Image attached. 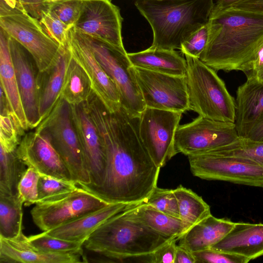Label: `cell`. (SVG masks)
<instances>
[{"mask_svg":"<svg viewBox=\"0 0 263 263\" xmlns=\"http://www.w3.org/2000/svg\"><path fill=\"white\" fill-rule=\"evenodd\" d=\"M105 150L107 168L100 186L78 184L108 203L134 205L157 186L160 168L142 143L138 119L121 106L109 111L94 92L84 103Z\"/></svg>","mask_w":263,"mask_h":263,"instance_id":"cell-1","label":"cell"},{"mask_svg":"<svg viewBox=\"0 0 263 263\" xmlns=\"http://www.w3.org/2000/svg\"><path fill=\"white\" fill-rule=\"evenodd\" d=\"M199 60L216 71L247 70L263 46V13L229 7L210 13Z\"/></svg>","mask_w":263,"mask_h":263,"instance_id":"cell-2","label":"cell"},{"mask_svg":"<svg viewBox=\"0 0 263 263\" xmlns=\"http://www.w3.org/2000/svg\"><path fill=\"white\" fill-rule=\"evenodd\" d=\"M213 0H136L135 5L153 32L151 47L180 49L182 43L206 24Z\"/></svg>","mask_w":263,"mask_h":263,"instance_id":"cell-3","label":"cell"},{"mask_svg":"<svg viewBox=\"0 0 263 263\" xmlns=\"http://www.w3.org/2000/svg\"><path fill=\"white\" fill-rule=\"evenodd\" d=\"M172 239L128 217L123 210L102 223L83 246L108 258L121 260L145 257Z\"/></svg>","mask_w":263,"mask_h":263,"instance_id":"cell-4","label":"cell"},{"mask_svg":"<svg viewBox=\"0 0 263 263\" xmlns=\"http://www.w3.org/2000/svg\"><path fill=\"white\" fill-rule=\"evenodd\" d=\"M184 56L189 109L211 120L235 123V99L223 81L199 58Z\"/></svg>","mask_w":263,"mask_h":263,"instance_id":"cell-5","label":"cell"},{"mask_svg":"<svg viewBox=\"0 0 263 263\" xmlns=\"http://www.w3.org/2000/svg\"><path fill=\"white\" fill-rule=\"evenodd\" d=\"M44 131L67 167L72 180L77 184L90 183L70 114V104L61 97L53 109L35 128Z\"/></svg>","mask_w":263,"mask_h":263,"instance_id":"cell-6","label":"cell"},{"mask_svg":"<svg viewBox=\"0 0 263 263\" xmlns=\"http://www.w3.org/2000/svg\"><path fill=\"white\" fill-rule=\"evenodd\" d=\"M80 32L98 61L118 87L121 106L130 117L139 118L146 106L125 49Z\"/></svg>","mask_w":263,"mask_h":263,"instance_id":"cell-7","label":"cell"},{"mask_svg":"<svg viewBox=\"0 0 263 263\" xmlns=\"http://www.w3.org/2000/svg\"><path fill=\"white\" fill-rule=\"evenodd\" d=\"M192 174L263 189V166L248 158L211 151L187 156Z\"/></svg>","mask_w":263,"mask_h":263,"instance_id":"cell-8","label":"cell"},{"mask_svg":"<svg viewBox=\"0 0 263 263\" xmlns=\"http://www.w3.org/2000/svg\"><path fill=\"white\" fill-rule=\"evenodd\" d=\"M0 27L29 52L40 72L48 68L66 49L49 36L40 20L26 12L0 16Z\"/></svg>","mask_w":263,"mask_h":263,"instance_id":"cell-9","label":"cell"},{"mask_svg":"<svg viewBox=\"0 0 263 263\" xmlns=\"http://www.w3.org/2000/svg\"><path fill=\"white\" fill-rule=\"evenodd\" d=\"M240 138L235 123L199 116L191 122L179 125L175 145L177 154L188 156L228 146L238 142Z\"/></svg>","mask_w":263,"mask_h":263,"instance_id":"cell-10","label":"cell"},{"mask_svg":"<svg viewBox=\"0 0 263 263\" xmlns=\"http://www.w3.org/2000/svg\"><path fill=\"white\" fill-rule=\"evenodd\" d=\"M182 114L146 107L138 119L140 138L160 168L177 154L175 137Z\"/></svg>","mask_w":263,"mask_h":263,"instance_id":"cell-11","label":"cell"},{"mask_svg":"<svg viewBox=\"0 0 263 263\" xmlns=\"http://www.w3.org/2000/svg\"><path fill=\"white\" fill-rule=\"evenodd\" d=\"M133 70L146 107L181 113L190 110L185 77L134 66Z\"/></svg>","mask_w":263,"mask_h":263,"instance_id":"cell-12","label":"cell"},{"mask_svg":"<svg viewBox=\"0 0 263 263\" xmlns=\"http://www.w3.org/2000/svg\"><path fill=\"white\" fill-rule=\"evenodd\" d=\"M109 204L78 186L68 195L51 201L37 203L30 211L35 224L47 231Z\"/></svg>","mask_w":263,"mask_h":263,"instance_id":"cell-13","label":"cell"},{"mask_svg":"<svg viewBox=\"0 0 263 263\" xmlns=\"http://www.w3.org/2000/svg\"><path fill=\"white\" fill-rule=\"evenodd\" d=\"M122 21L120 9L110 0H82L79 17L73 27L125 49L121 33Z\"/></svg>","mask_w":263,"mask_h":263,"instance_id":"cell-14","label":"cell"},{"mask_svg":"<svg viewBox=\"0 0 263 263\" xmlns=\"http://www.w3.org/2000/svg\"><path fill=\"white\" fill-rule=\"evenodd\" d=\"M67 47L87 75L97 97L109 111L118 109L121 105L118 87L98 61L82 34L73 27L69 31Z\"/></svg>","mask_w":263,"mask_h":263,"instance_id":"cell-15","label":"cell"},{"mask_svg":"<svg viewBox=\"0 0 263 263\" xmlns=\"http://www.w3.org/2000/svg\"><path fill=\"white\" fill-rule=\"evenodd\" d=\"M16 152L28 167L33 168L40 175L73 182L67 167L44 131L35 129L25 134Z\"/></svg>","mask_w":263,"mask_h":263,"instance_id":"cell-16","label":"cell"},{"mask_svg":"<svg viewBox=\"0 0 263 263\" xmlns=\"http://www.w3.org/2000/svg\"><path fill=\"white\" fill-rule=\"evenodd\" d=\"M70 106L71 119L90 175V183L87 184L100 186L107 168L105 150L84 103Z\"/></svg>","mask_w":263,"mask_h":263,"instance_id":"cell-17","label":"cell"},{"mask_svg":"<svg viewBox=\"0 0 263 263\" xmlns=\"http://www.w3.org/2000/svg\"><path fill=\"white\" fill-rule=\"evenodd\" d=\"M10 48L21 101L29 128H35L42 121L39 110L37 85L39 71L29 52L11 37Z\"/></svg>","mask_w":263,"mask_h":263,"instance_id":"cell-18","label":"cell"},{"mask_svg":"<svg viewBox=\"0 0 263 263\" xmlns=\"http://www.w3.org/2000/svg\"><path fill=\"white\" fill-rule=\"evenodd\" d=\"M83 254L43 251L31 245L23 231L11 238L0 237L1 263H77Z\"/></svg>","mask_w":263,"mask_h":263,"instance_id":"cell-19","label":"cell"},{"mask_svg":"<svg viewBox=\"0 0 263 263\" xmlns=\"http://www.w3.org/2000/svg\"><path fill=\"white\" fill-rule=\"evenodd\" d=\"M210 249L236 254L249 261L263 255V223L235 222L232 229Z\"/></svg>","mask_w":263,"mask_h":263,"instance_id":"cell-20","label":"cell"},{"mask_svg":"<svg viewBox=\"0 0 263 263\" xmlns=\"http://www.w3.org/2000/svg\"><path fill=\"white\" fill-rule=\"evenodd\" d=\"M10 36L0 29V79L11 112L20 129L25 133L30 129L22 105L12 61Z\"/></svg>","mask_w":263,"mask_h":263,"instance_id":"cell-21","label":"cell"},{"mask_svg":"<svg viewBox=\"0 0 263 263\" xmlns=\"http://www.w3.org/2000/svg\"><path fill=\"white\" fill-rule=\"evenodd\" d=\"M129 205L123 203H109L100 209L44 232L53 237L84 243L102 223Z\"/></svg>","mask_w":263,"mask_h":263,"instance_id":"cell-22","label":"cell"},{"mask_svg":"<svg viewBox=\"0 0 263 263\" xmlns=\"http://www.w3.org/2000/svg\"><path fill=\"white\" fill-rule=\"evenodd\" d=\"M235 103L236 129L243 138L263 115V85L247 79L237 88Z\"/></svg>","mask_w":263,"mask_h":263,"instance_id":"cell-23","label":"cell"},{"mask_svg":"<svg viewBox=\"0 0 263 263\" xmlns=\"http://www.w3.org/2000/svg\"><path fill=\"white\" fill-rule=\"evenodd\" d=\"M235 223L211 214L181 236L178 240V245L192 253L210 249L232 229Z\"/></svg>","mask_w":263,"mask_h":263,"instance_id":"cell-24","label":"cell"},{"mask_svg":"<svg viewBox=\"0 0 263 263\" xmlns=\"http://www.w3.org/2000/svg\"><path fill=\"white\" fill-rule=\"evenodd\" d=\"M68 57L67 46L48 68L38 72L39 110L42 121L50 114L61 97Z\"/></svg>","mask_w":263,"mask_h":263,"instance_id":"cell-25","label":"cell"},{"mask_svg":"<svg viewBox=\"0 0 263 263\" xmlns=\"http://www.w3.org/2000/svg\"><path fill=\"white\" fill-rule=\"evenodd\" d=\"M134 67L169 75L185 77L187 64L175 50L149 48L141 51L127 53Z\"/></svg>","mask_w":263,"mask_h":263,"instance_id":"cell-26","label":"cell"},{"mask_svg":"<svg viewBox=\"0 0 263 263\" xmlns=\"http://www.w3.org/2000/svg\"><path fill=\"white\" fill-rule=\"evenodd\" d=\"M124 212L128 217L170 238L178 240L189 229L180 218L168 215L143 203L129 205Z\"/></svg>","mask_w":263,"mask_h":263,"instance_id":"cell-27","label":"cell"},{"mask_svg":"<svg viewBox=\"0 0 263 263\" xmlns=\"http://www.w3.org/2000/svg\"><path fill=\"white\" fill-rule=\"evenodd\" d=\"M93 91L87 75L68 49V57L61 97L70 105H78L87 101Z\"/></svg>","mask_w":263,"mask_h":263,"instance_id":"cell-28","label":"cell"},{"mask_svg":"<svg viewBox=\"0 0 263 263\" xmlns=\"http://www.w3.org/2000/svg\"><path fill=\"white\" fill-rule=\"evenodd\" d=\"M17 148L1 145L0 192L18 194V183L28 167L18 157Z\"/></svg>","mask_w":263,"mask_h":263,"instance_id":"cell-29","label":"cell"},{"mask_svg":"<svg viewBox=\"0 0 263 263\" xmlns=\"http://www.w3.org/2000/svg\"><path fill=\"white\" fill-rule=\"evenodd\" d=\"M180 218L189 229L210 214V207L202 197L181 185L173 189Z\"/></svg>","mask_w":263,"mask_h":263,"instance_id":"cell-30","label":"cell"},{"mask_svg":"<svg viewBox=\"0 0 263 263\" xmlns=\"http://www.w3.org/2000/svg\"><path fill=\"white\" fill-rule=\"evenodd\" d=\"M23 204L18 194L0 192V237L11 238L23 231Z\"/></svg>","mask_w":263,"mask_h":263,"instance_id":"cell-31","label":"cell"},{"mask_svg":"<svg viewBox=\"0 0 263 263\" xmlns=\"http://www.w3.org/2000/svg\"><path fill=\"white\" fill-rule=\"evenodd\" d=\"M30 243L46 252L83 254L84 242L65 240L51 236L45 232L28 237Z\"/></svg>","mask_w":263,"mask_h":263,"instance_id":"cell-32","label":"cell"},{"mask_svg":"<svg viewBox=\"0 0 263 263\" xmlns=\"http://www.w3.org/2000/svg\"><path fill=\"white\" fill-rule=\"evenodd\" d=\"M78 187L74 182L41 175L38 182V198L36 203L58 199L76 190Z\"/></svg>","mask_w":263,"mask_h":263,"instance_id":"cell-33","label":"cell"},{"mask_svg":"<svg viewBox=\"0 0 263 263\" xmlns=\"http://www.w3.org/2000/svg\"><path fill=\"white\" fill-rule=\"evenodd\" d=\"M47 11L72 28L78 20L82 0H50L46 1Z\"/></svg>","mask_w":263,"mask_h":263,"instance_id":"cell-34","label":"cell"},{"mask_svg":"<svg viewBox=\"0 0 263 263\" xmlns=\"http://www.w3.org/2000/svg\"><path fill=\"white\" fill-rule=\"evenodd\" d=\"M213 151L228 155L243 157L263 166V141H255L240 138L232 145Z\"/></svg>","mask_w":263,"mask_h":263,"instance_id":"cell-35","label":"cell"},{"mask_svg":"<svg viewBox=\"0 0 263 263\" xmlns=\"http://www.w3.org/2000/svg\"><path fill=\"white\" fill-rule=\"evenodd\" d=\"M141 203L150 205L168 215L179 218L178 202L173 189L157 186Z\"/></svg>","mask_w":263,"mask_h":263,"instance_id":"cell-36","label":"cell"},{"mask_svg":"<svg viewBox=\"0 0 263 263\" xmlns=\"http://www.w3.org/2000/svg\"><path fill=\"white\" fill-rule=\"evenodd\" d=\"M40 176L36 170L28 167L18 183V195L25 206L35 204L37 201Z\"/></svg>","mask_w":263,"mask_h":263,"instance_id":"cell-37","label":"cell"},{"mask_svg":"<svg viewBox=\"0 0 263 263\" xmlns=\"http://www.w3.org/2000/svg\"><path fill=\"white\" fill-rule=\"evenodd\" d=\"M40 21L49 36L62 48H66L69 31L71 28L47 11L43 12Z\"/></svg>","mask_w":263,"mask_h":263,"instance_id":"cell-38","label":"cell"},{"mask_svg":"<svg viewBox=\"0 0 263 263\" xmlns=\"http://www.w3.org/2000/svg\"><path fill=\"white\" fill-rule=\"evenodd\" d=\"M209 37L208 23L192 34L181 44L182 54L200 58L206 46Z\"/></svg>","mask_w":263,"mask_h":263,"instance_id":"cell-39","label":"cell"},{"mask_svg":"<svg viewBox=\"0 0 263 263\" xmlns=\"http://www.w3.org/2000/svg\"><path fill=\"white\" fill-rule=\"evenodd\" d=\"M196 263H247L249 260L241 256L208 249L193 253Z\"/></svg>","mask_w":263,"mask_h":263,"instance_id":"cell-40","label":"cell"},{"mask_svg":"<svg viewBox=\"0 0 263 263\" xmlns=\"http://www.w3.org/2000/svg\"><path fill=\"white\" fill-rule=\"evenodd\" d=\"M177 241H178L177 239H173L157 248L147 256L148 262L174 263Z\"/></svg>","mask_w":263,"mask_h":263,"instance_id":"cell-41","label":"cell"},{"mask_svg":"<svg viewBox=\"0 0 263 263\" xmlns=\"http://www.w3.org/2000/svg\"><path fill=\"white\" fill-rule=\"evenodd\" d=\"M244 73L247 79L263 85V46L257 52Z\"/></svg>","mask_w":263,"mask_h":263,"instance_id":"cell-42","label":"cell"},{"mask_svg":"<svg viewBox=\"0 0 263 263\" xmlns=\"http://www.w3.org/2000/svg\"><path fill=\"white\" fill-rule=\"evenodd\" d=\"M17 12H27L20 0H0V16Z\"/></svg>","mask_w":263,"mask_h":263,"instance_id":"cell-43","label":"cell"},{"mask_svg":"<svg viewBox=\"0 0 263 263\" xmlns=\"http://www.w3.org/2000/svg\"><path fill=\"white\" fill-rule=\"evenodd\" d=\"M242 138L252 141H263V115Z\"/></svg>","mask_w":263,"mask_h":263,"instance_id":"cell-44","label":"cell"},{"mask_svg":"<svg viewBox=\"0 0 263 263\" xmlns=\"http://www.w3.org/2000/svg\"><path fill=\"white\" fill-rule=\"evenodd\" d=\"M230 7L263 13V0H243Z\"/></svg>","mask_w":263,"mask_h":263,"instance_id":"cell-45","label":"cell"},{"mask_svg":"<svg viewBox=\"0 0 263 263\" xmlns=\"http://www.w3.org/2000/svg\"><path fill=\"white\" fill-rule=\"evenodd\" d=\"M174 263H196L192 252L177 245Z\"/></svg>","mask_w":263,"mask_h":263,"instance_id":"cell-46","label":"cell"},{"mask_svg":"<svg viewBox=\"0 0 263 263\" xmlns=\"http://www.w3.org/2000/svg\"><path fill=\"white\" fill-rule=\"evenodd\" d=\"M243 0H217L214 4L212 11H216L231 7L234 4Z\"/></svg>","mask_w":263,"mask_h":263,"instance_id":"cell-47","label":"cell"},{"mask_svg":"<svg viewBox=\"0 0 263 263\" xmlns=\"http://www.w3.org/2000/svg\"><path fill=\"white\" fill-rule=\"evenodd\" d=\"M44 1H50V0H43Z\"/></svg>","mask_w":263,"mask_h":263,"instance_id":"cell-48","label":"cell"}]
</instances>
